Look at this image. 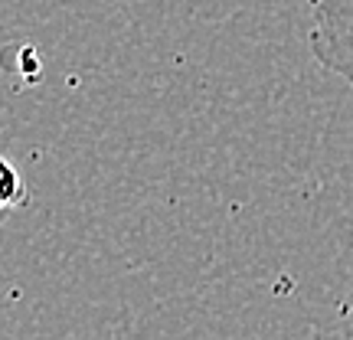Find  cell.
<instances>
[{
    "instance_id": "6da1fadb",
    "label": "cell",
    "mask_w": 353,
    "mask_h": 340,
    "mask_svg": "<svg viewBox=\"0 0 353 340\" xmlns=\"http://www.w3.org/2000/svg\"><path fill=\"white\" fill-rule=\"evenodd\" d=\"M307 46L353 95V0H307Z\"/></svg>"
},
{
    "instance_id": "7a4b0ae2",
    "label": "cell",
    "mask_w": 353,
    "mask_h": 340,
    "mask_svg": "<svg viewBox=\"0 0 353 340\" xmlns=\"http://www.w3.org/2000/svg\"><path fill=\"white\" fill-rule=\"evenodd\" d=\"M3 183H0V200H3V206L7 210H13V206H20V203L26 200V190L23 183H20V174H17V167L10 164V161H3Z\"/></svg>"
}]
</instances>
